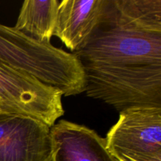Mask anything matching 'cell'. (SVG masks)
I'll return each mask as SVG.
<instances>
[{"mask_svg":"<svg viewBox=\"0 0 161 161\" xmlns=\"http://www.w3.org/2000/svg\"><path fill=\"white\" fill-rule=\"evenodd\" d=\"M52 161H116L95 130L61 120L50 127Z\"/></svg>","mask_w":161,"mask_h":161,"instance_id":"5","label":"cell"},{"mask_svg":"<svg viewBox=\"0 0 161 161\" xmlns=\"http://www.w3.org/2000/svg\"><path fill=\"white\" fill-rule=\"evenodd\" d=\"M0 161H52L50 127L0 110Z\"/></svg>","mask_w":161,"mask_h":161,"instance_id":"4","label":"cell"},{"mask_svg":"<svg viewBox=\"0 0 161 161\" xmlns=\"http://www.w3.org/2000/svg\"><path fill=\"white\" fill-rule=\"evenodd\" d=\"M59 3L58 0H25L14 28L39 43L51 44Z\"/></svg>","mask_w":161,"mask_h":161,"instance_id":"7","label":"cell"},{"mask_svg":"<svg viewBox=\"0 0 161 161\" xmlns=\"http://www.w3.org/2000/svg\"><path fill=\"white\" fill-rule=\"evenodd\" d=\"M62 93L0 61V110L53 127L64 115Z\"/></svg>","mask_w":161,"mask_h":161,"instance_id":"3","label":"cell"},{"mask_svg":"<svg viewBox=\"0 0 161 161\" xmlns=\"http://www.w3.org/2000/svg\"><path fill=\"white\" fill-rule=\"evenodd\" d=\"M72 53L87 97L119 112L161 108V0H107L87 42Z\"/></svg>","mask_w":161,"mask_h":161,"instance_id":"1","label":"cell"},{"mask_svg":"<svg viewBox=\"0 0 161 161\" xmlns=\"http://www.w3.org/2000/svg\"><path fill=\"white\" fill-rule=\"evenodd\" d=\"M107 0H62L59 3L53 36L72 53L86 42L98 23Z\"/></svg>","mask_w":161,"mask_h":161,"instance_id":"6","label":"cell"},{"mask_svg":"<svg viewBox=\"0 0 161 161\" xmlns=\"http://www.w3.org/2000/svg\"><path fill=\"white\" fill-rule=\"evenodd\" d=\"M105 139L116 161H161V108L137 106L120 111Z\"/></svg>","mask_w":161,"mask_h":161,"instance_id":"2","label":"cell"}]
</instances>
